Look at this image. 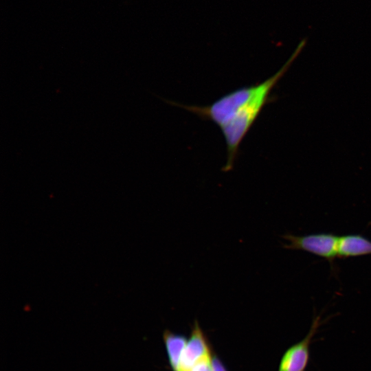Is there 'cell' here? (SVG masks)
<instances>
[{
	"label": "cell",
	"mask_w": 371,
	"mask_h": 371,
	"mask_svg": "<svg viewBox=\"0 0 371 371\" xmlns=\"http://www.w3.org/2000/svg\"><path fill=\"white\" fill-rule=\"evenodd\" d=\"M213 371H226L221 361L216 357L212 358Z\"/></svg>",
	"instance_id": "8"
},
{
	"label": "cell",
	"mask_w": 371,
	"mask_h": 371,
	"mask_svg": "<svg viewBox=\"0 0 371 371\" xmlns=\"http://www.w3.org/2000/svg\"><path fill=\"white\" fill-rule=\"evenodd\" d=\"M319 324L320 317H317L306 336L285 352L278 371H306L309 361L311 342Z\"/></svg>",
	"instance_id": "3"
},
{
	"label": "cell",
	"mask_w": 371,
	"mask_h": 371,
	"mask_svg": "<svg viewBox=\"0 0 371 371\" xmlns=\"http://www.w3.org/2000/svg\"><path fill=\"white\" fill-rule=\"evenodd\" d=\"M287 241L286 249L301 250L319 256L332 262L338 258L339 236L333 233H317L304 236L286 234L282 236Z\"/></svg>",
	"instance_id": "2"
},
{
	"label": "cell",
	"mask_w": 371,
	"mask_h": 371,
	"mask_svg": "<svg viewBox=\"0 0 371 371\" xmlns=\"http://www.w3.org/2000/svg\"><path fill=\"white\" fill-rule=\"evenodd\" d=\"M190 371H213L210 355L199 361Z\"/></svg>",
	"instance_id": "7"
},
{
	"label": "cell",
	"mask_w": 371,
	"mask_h": 371,
	"mask_svg": "<svg viewBox=\"0 0 371 371\" xmlns=\"http://www.w3.org/2000/svg\"><path fill=\"white\" fill-rule=\"evenodd\" d=\"M164 339L170 365L173 371H179L181 358L186 345V339L180 335L166 332Z\"/></svg>",
	"instance_id": "6"
},
{
	"label": "cell",
	"mask_w": 371,
	"mask_h": 371,
	"mask_svg": "<svg viewBox=\"0 0 371 371\" xmlns=\"http://www.w3.org/2000/svg\"><path fill=\"white\" fill-rule=\"evenodd\" d=\"M306 44L302 40L285 64L272 76L251 86L232 91L206 106H185L177 104L200 117L214 122L224 137L227 161L224 172L232 170L240 145L269 101L270 93Z\"/></svg>",
	"instance_id": "1"
},
{
	"label": "cell",
	"mask_w": 371,
	"mask_h": 371,
	"mask_svg": "<svg viewBox=\"0 0 371 371\" xmlns=\"http://www.w3.org/2000/svg\"><path fill=\"white\" fill-rule=\"evenodd\" d=\"M371 254V240L360 234L339 236L338 258H347Z\"/></svg>",
	"instance_id": "5"
},
{
	"label": "cell",
	"mask_w": 371,
	"mask_h": 371,
	"mask_svg": "<svg viewBox=\"0 0 371 371\" xmlns=\"http://www.w3.org/2000/svg\"><path fill=\"white\" fill-rule=\"evenodd\" d=\"M209 355L207 342L201 330L196 323L183 351L179 371H190L199 361Z\"/></svg>",
	"instance_id": "4"
}]
</instances>
